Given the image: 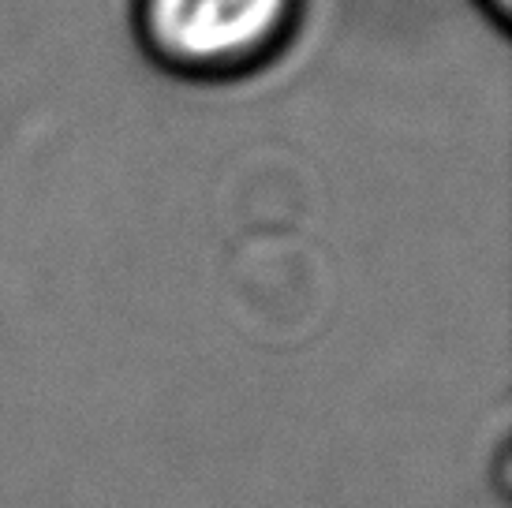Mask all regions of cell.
Segmentation results:
<instances>
[{"mask_svg":"<svg viewBox=\"0 0 512 508\" xmlns=\"http://www.w3.org/2000/svg\"><path fill=\"white\" fill-rule=\"evenodd\" d=\"M285 0H154L161 38L187 57L240 53L277 23Z\"/></svg>","mask_w":512,"mask_h":508,"instance_id":"obj_1","label":"cell"},{"mask_svg":"<svg viewBox=\"0 0 512 508\" xmlns=\"http://www.w3.org/2000/svg\"><path fill=\"white\" fill-rule=\"evenodd\" d=\"M498 4H509V0H498Z\"/></svg>","mask_w":512,"mask_h":508,"instance_id":"obj_2","label":"cell"}]
</instances>
